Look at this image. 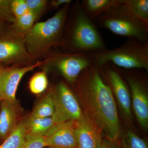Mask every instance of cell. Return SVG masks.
I'll list each match as a JSON object with an SVG mask.
<instances>
[{
	"instance_id": "1",
	"label": "cell",
	"mask_w": 148,
	"mask_h": 148,
	"mask_svg": "<svg viewBox=\"0 0 148 148\" xmlns=\"http://www.w3.org/2000/svg\"><path fill=\"white\" fill-rule=\"evenodd\" d=\"M75 83L86 113L102 135L111 141L119 140L121 127L116 103L111 88L102 79L98 66L93 65L85 69Z\"/></svg>"
},
{
	"instance_id": "2",
	"label": "cell",
	"mask_w": 148,
	"mask_h": 148,
	"mask_svg": "<svg viewBox=\"0 0 148 148\" xmlns=\"http://www.w3.org/2000/svg\"><path fill=\"white\" fill-rule=\"evenodd\" d=\"M68 37L62 45L69 44L73 53L89 54L107 49L94 21L85 15L78 1L73 8Z\"/></svg>"
},
{
	"instance_id": "3",
	"label": "cell",
	"mask_w": 148,
	"mask_h": 148,
	"mask_svg": "<svg viewBox=\"0 0 148 148\" xmlns=\"http://www.w3.org/2000/svg\"><path fill=\"white\" fill-rule=\"evenodd\" d=\"M69 5H64L47 21L34 25L26 33L24 42L29 53L38 54L52 46L63 45Z\"/></svg>"
},
{
	"instance_id": "4",
	"label": "cell",
	"mask_w": 148,
	"mask_h": 148,
	"mask_svg": "<svg viewBox=\"0 0 148 148\" xmlns=\"http://www.w3.org/2000/svg\"><path fill=\"white\" fill-rule=\"evenodd\" d=\"M87 54L92 58L94 66L110 62L120 69L148 71V42L127 38L119 47Z\"/></svg>"
},
{
	"instance_id": "5",
	"label": "cell",
	"mask_w": 148,
	"mask_h": 148,
	"mask_svg": "<svg viewBox=\"0 0 148 148\" xmlns=\"http://www.w3.org/2000/svg\"><path fill=\"white\" fill-rule=\"evenodd\" d=\"M101 28L113 34L148 42V27H145L122 3L101 14L94 21Z\"/></svg>"
},
{
	"instance_id": "6",
	"label": "cell",
	"mask_w": 148,
	"mask_h": 148,
	"mask_svg": "<svg viewBox=\"0 0 148 148\" xmlns=\"http://www.w3.org/2000/svg\"><path fill=\"white\" fill-rule=\"evenodd\" d=\"M98 67L103 81L112 92L119 107L122 118L128 125L132 124L131 94L127 82L123 79L119 71L120 68L110 62Z\"/></svg>"
},
{
	"instance_id": "7",
	"label": "cell",
	"mask_w": 148,
	"mask_h": 148,
	"mask_svg": "<svg viewBox=\"0 0 148 148\" xmlns=\"http://www.w3.org/2000/svg\"><path fill=\"white\" fill-rule=\"evenodd\" d=\"M51 91L54 106L51 117L56 124L70 120L77 121L82 117L83 114L78 101L66 84L59 83Z\"/></svg>"
},
{
	"instance_id": "8",
	"label": "cell",
	"mask_w": 148,
	"mask_h": 148,
	"mask_svg": "<svg viewBox=\"0 0 148 148\" xmlns=\"http://www.w3.org/2000/svg\"><path fill=\"white\" fill-rule=\"evenodd\" d=\"M129 86L132 109L139 124L145 131L148 128V96L147 83L137 69H124Z\"/></svg>"
},
{
	"instance_id": "9",
	"label": "cell",
	"mask_w": 148,
	"mask_h": 148,
	"mask_svg": "<svg viewBox=\"0 0 148 148\" xmlns=\"http://www.w3.org/2000/svg\"><path fill=\"white\" fill-rule=\"evenodd\" d=\"M54 64L61 75L69 83H74L83 70L94 65L92 58L86 53H73L59 55Z\"/></svg>"
},
{
	"instance_id": "10",
	"label": "cell",
	"mask_w": 148,
	"mask_h": 148,
	"mask_svg": "<svg viewBox=\"0 0 148 148\" xmlns=\"http://www.w3.org/2000/svg\"><path fill=\"white\" fill-rule=\"evenodd\" d=\"M76 121L70 120L56 124L45 138L50 148H78L76 137Z\"/></svg>"
},
{
	"instance_id": "11",
	"label": "cell",
	"mask_w": 148,
	"mask_h": 148,
	"mask_svg": "<svg viewBox=\"0 0 148 148\" xmlns=\"http://www.w3.org/2000/svg\"><path fill=\"white\" fill-rule=\"evenodd\" d=\"M43 63L38 62L23 68H8L0 83V98L2 101L17 104L16 93L21 79L25 74L33 71Z\"/></svg>"
},
{
	"instance_id": "12",
	"label": "cell",
	"mask_w": 148,
	"mask_h": 148,
	"mask_svg": "<svg viewBox=\"0 0 148 148\" xmlns=\"http://www.w3.org/2000/svg\"><path fill=\"white\" fill-rule=\"evenodd\" d=\"M30 54L22 40L5 33L0 36V63L24 62L32 58Z\"/></svg>"
},
{
	"instance_id": "13",
	"label": "cell",
	"mask_w": 148,
	"mask_h": 148,
	"mask_svg": "<svg viewBox=\"0 0 148 148\" xmlns=\"http://www.w3.org/2000/svg\"><path fill=\"white\" fill-rule=\"evenodd\" d=\"M102 134L86 113L76 123V137L78 148H99Z\"/></svg>"
},
{
	"instance_id": "14",
	"label": "cell",
	"mask_w": 148,
	"mask_h": 148,
	"mask_svg": "<svg viewBox=\"0 0 148 148\" xmlns=\"http://www.w3.org/2000/svg\"><path fill=\"white\" fill-rule=\"evenodd\" d=\"M18 114L17 104L2 101L0 110V139L2 142L10 135L18 124Z\"/></svg>"
},
{
	"instance_id": "15",
	"label": "cell",
	"mask_w": 148,
	"mask_h": 148,
	"mask_svg": "<svg viewBox=\"0 0 148 148\" xmlns=\"http://www.w3.org/2000/svg\"><path fill=\"white\" fill-rule=\"evenodd\" d=\"M24 121L26 138L45 137L56 124L51 117L35 118L29 116Z\"/></svg>"
},
{
	"instance_id": "16",
	"label": "cell",
	"mask_w": 148,
	"mask_h": 148,
	"mask_svg": "<svg viewBox=\"0 0 148 148\" xmlns=\"http://www.w3.org/2000/svg\"><path fill=\"white\" fill-rule=\"evenodd\" d=\"M120 3L121 0H83L80 2V6L85 15L94 21Z\"/></svg>"
},
{
	"instance_id": "17",
	"label": "cell",
	"mask_w": 148,
	"mask_h": 148,
	"mask_svg": "<svg viewBox=\"0 0 148 148\" xmlns=\"http://www.w3.org/2000/svg\"><path fill=\"white\" fill-rule=\"evenodd\" d=\"M26 140L24 120L19 122L12 132L0 145V148H22Z\"/></svg>"
},
{
	"instance_id": "18",
	"label": "cell",
	"mask_w": 148,
	"mask_h": 148,
	"mask_svg": "<svg viewBox=\"0 0 148 148\" xmlns=\"http://www.w3.org/2000/svg\"><path fill=\"white\" fill-rule=\"evenodd\" d=\"M122 3L145 27H148V0H122Z\"/></svg>"
},
{
	"instance_id": "19",
	"label": "cell",
	"mask_w": 148,
	"mask_h": 148,
	"mask_svg": "<svg viewBox=\"0 0 148 148\" xmlns=\"http://www.w3.org/2000/svg\"><path fill=\"white\" fill-rule=\"evenodd\" d=\"M54 112V103L51 91L37 103L29 116L35 118L50 117L53 116Z\"/></svg>"
},
{
	"instance_id": "20",
	"label": "cell",
	"mask_w": 148,
	"mask_h": 148,
	"mask_svg": "<svg viewBox=\"0 0 148 148\" xmlns=\"http://www.w3.org/2000/svg\"><path fill=\"white\" fill-rule=\"evenodd\" d=\"M120 142L121 148H148L145 140L129 130L122 135Z\"/></svg>"
},
{
	"instance_id": "21",
	"label": "cell",
	"mask_w": 148,
	"mask_h": 148,
	"mask_svg": "<svg viewBox=\"0 0 148 148\" xmlns=\"http://www.w3.org/2000/svg\"><path fill=\"white\" fill-rule=\"evenodd\" d=\"M37 16L36 14L29 10L23 15L15 18L14 21V27L17 32L26 34L34 26Z\"/></svg>"
},
{
	"instance_id": "22",
	"label": "cell",
	"mask_w": 148,
	"mask_h": 148,
	"mask_svg": "<svg viewBox=\"0 0 148 148\" xmlns=\"http://www.w3.org/2000/svg\"><path fill=\"white\" fill-rule=\"evenodd\" d=\"M48 84L47 76L45 71L38 72L31 78L29 87L32 93L40 94L46 89Z\"/></svg>"
},
{
	"instance_id": "23",
	"label": "cell",
	"mask_w": 148,
	"mask_h": 148,
	"mask_svg": "<svg viewBox=\"0 0 148 148\" xmlns=\"http://www.w3.org/2000/svg\"><path fill=\"white\" fill-rule=\"evenodd\" d=\"M10 0H0V15L5 20L14 22L15 17L10 5Z\"/></svg>"
},
{
	"instance_id": "24",
	"label": "cell",
	"mask_w": 148,
	"mask_h": 148,
	"mask_svg": "<svg viewBox=\"0 0 148 148\" xmlns=\"http://www.w3.org/2000/svg\"><path fill=\"white\" fill-rule=\"evenodd\" d=\"M10 5L15 18L23 15L29 10L25 0L11 1Z\"/></svg>"
},
{
	"instance_id": "25",
	"label": "cell",
	"mask_w": 148,
	"mask_h": 148,
	"mask_svg": "<svg viewBox=\"0 0 148 148\" xmlns=\"http://www.w3.org/2000/svg\"><path fill=\"white\" fill-rule=\"evenodd\" d=\"M29 10L36 14H40L45 8L47 1L45 0H25Z\"/></svg>"
},
{
	"instance_id": "26",
	"label": "cell",
	"mask_w": 148,
	"mask_h": 148,
	"mask_svg": "<svg viewBox=\"0 0 148 148\" xmlns=\"http://www.w3.org/2000/svg\"><path fill=\"white\" fill-rule=\"evenodd\" d=\"M46 147L45 137L26 138L22 148H43Z\"/></svg>"
},
{
	"instance_id": "27",
	"label": "cell",
	"mask_w": 148,
	"mask_h": 148,
	"mask_svg": "<svg viewBox=\"0 0 148 148\" xmlns=\"http://www.w3.org/2000/svg\"><path fill=\"white\" fill-rule=\"evenodd\" d=\"M99 148H121L120 140L111 141L106 138L102 139Z\"/></svg>"
},
{
	"instance_id": "28",
	"label": "cell",
	"mask_w": 148,
	"mask_h": 148,
	"mask_svg": "<svg viewBox=\"0 0 148 148\" xmlns=\"http://www.w3.org/2000/svg\"><path fill=\"white\" fill-rule=\"evenodd\" d=\"M72 1L71 0H54L51 2V5L54 8H58L62 5L69 4Z\"/></svg>"
},
{
	"instance_id": "29",
	"label": "cell",
	"mask_w": 148,
	"mask_h": 148,
	"mask_svg": "<svg viewBox=\"0 0 148 148\" xmlns=\"http://www.w3.org/2000/svg\"><path fill=\"white\" fill-rule=\"evenodd\" d=\"M8 68H6L4 66L3 64L0 63V83L1 81L3 76L4 75L6 71Z\"/></svg>"
},
{
	"instance_id": "30",
	"label": "cell",
	"mask_w": 148,
	"mask_h": 148,
	"mask_svg": "<svg viewBox=\"0 0 148 148\" xmlns=\"http://www.w3.org/2000/svg\"><path fill=\"white\" fill-rule=\"evenodd\" d=\"M4 19L0 15V36L4 34V24L3 21Z\"/></svg>"
},
{
	"instance_id": "31",
	"label": "cell",
	"mask_w": 148,
	"mask_h": 148,
	"mask_svg": "<svg viewBox=\"0 0 148 148\" xmlns=\"http://www.w3.org/2000/svg\"><path fill=\"white\" fill-rule=\"evenodd\" d=\"M2 101V100L0 98V110H1V106Z\"/></svg>"
},
{
	"instance_id": "32",
	"label": "cell",
	"mask_w": 148,
	"mask_h": 148,
	"mask_svg": "<svg viewBox=\"0 0 148 148\" xmlns=\"http://www.w3.org/2000/svg\"><path fill=\"white\" fill-rule=\"evenodd\" d=\"M2 143V142L1 140V139H0V145H1V144Z\"/></svg>"
}]
</instances>
